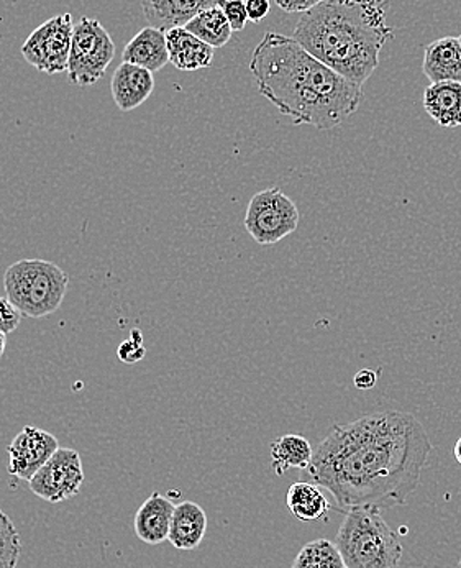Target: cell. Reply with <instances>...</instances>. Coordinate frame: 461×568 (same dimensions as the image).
Instances as JSON below:
<instances>
[{"mask_svg": "<svg viewBox=\"0 0 461 568\" xmlns=\"http://www.w3.org/2000/svg\"><path fill=\"white\" fill-rule=\"evenodd\" d=\"M432 448L414 414H365L332 427L300 480L329 491L338 511L396 508L419 487Z\"/></svg>", "mask_w": 461, "mask_h": 568, "instance_id": "cell-1", "label": "cell"}, {"mask_svg": "<svg viewBox=\"0 0 461 568\" xmlns=\"http://www.w3.org/2000/svg\"><path fill=\"white\" fill-rule=\"evenodd\" d=\"M258 92L294 125L329 130L357 112L363 89L317 60L299 41L269 32L253 50Z\"/></svg>", "mask_w": 461, "mask_h": 568, "instance_id": "cell-2", "label": "cell"}, {"mask_svg": "<svg viewBox=\"0 0 461 568\" xmlns=\"http://www.w3.org/2000/svg\"><path fill=\"white\" fill-rule=\"evenodd\" d=\"M389 0H326L303 13L293 39L358 88L379 64L395 29L386 23Z\"/></svg>", "mask_w": 461, "mask_h": 568, "instance_id": "cell-3", "label": "cell"}, {"mask_svg": "<svg viewBox=\"0 0 461 568\" xmlns=\"http://www.w3.org/2000/svg\"><path fill=\"white\" fill-rule=\"evenodd\" d=\"M336 546L347 568H398L402 544L377 508L345 513Z\"/></svg>", "mask_w": 461, "mask_h": 568, "instance_id": "cell-4", "label": "cell"}, {"mask_svg": "<svg viewBox=\"0 0 461 568\" xmlns=\"http://www.w3.org/2000/svg\"><path fill=\"white\" fill-rule=\"evenodd\" d=\"M70 287V276L57 263L23 258L3 275L6 297L30 320H42L60 310Z\"/></svg>", "mask_w": 461, "mask_h": 568, "instance_id": "cell-5", "label": "cell"}, {"mask_svg": "<svg viewBox=\"0 0 461 568\" xmlns=\"http://www.w3.org/2000/svg\"><path fill=\"white\" fill-rule=\"evenodd\" d=\"M114 57V40L99 20L83 17L74 23L68 63V77L74 84L89 88L101 81Z\"/></svg>", "mask_w": 461, "mask_h": 568, "instance_id": "cell-6", "label": "cell"}, {"mask_svg": "<svg viewBox=\"0 0 461 568\" xmlns=\"http://www.w3.org/2000/svg\"><path fill=\"white\" fill-rule=\"evenodd\" d=\"M299 209L279 187L259 191L248 203L245 229L259 245H275L299 227Z\"/></svg>", "mask_w": 461, "mask_h": 568, "instance_id": "cell-7", "label": "cell"}, {"mask_svg": "<svg viewBox=\"0 0 461 568\" xmlns=\"http://www.w3.org/2000/svg\"><path fill=\"white\" fill-rule=\"evenodd\" d=\"M74 22L71 13L51 17L22 47V57L40 73L60 74L68 71L70 63L71 41H73Z\"/></svg>", "mask_w": 461, "mask_h": 568, "instance_id": "cell-8", "label": "cell"}, {"mask_svg": "<svg viewBox=\"0 0 461 568\" xmlns=\"http://www.w3.org/2000/svg\"><path fill=\"white\" fill-rule=\"evenodd\" d=\"M84 484L83 460L74 448L60 447L29 481L33 495L48 503H63L80 495Z\"/></svg>", "mask_w": 461, "mask_h": 568, "instance_id": "cell-9", "label": "cell"}, {"mask_svg": "<svg viewBox=\"0 0 461 568\" xmlns=\"http://www.w3.org/2000/svg\"><path fill=\"white\" fill-rule=\"evenodd\" d=\"M58 448L60 443L53 434L39 427H23L7 448L9 474L22 481L32 480Z\"/></svg>", "mask_w": 461, "mask_h": 568, "instance_id": "cell-10", "label": "cell"}, {"mask_svg": "<svg viewBox=\"0 0 461 568\" xmlns=\"http://www.w3.org/2000/svg\"><path fill=\"white\" fill-rule=\"evenodd\" d=\"M111 91L115 105L122 112L135 111L155 91V77L152 71L124 61L112 77Z\"/></svg>", "mask_w": 461, "mask_h": 568, "instance_id": "cell-11", "label": "cell"}, {"mask_svg": "<svg viewBox=\"0 0 461 568\" xmlns=\"http://www.w3.org/2000/svg\"><path fill=\"white\" fill-rule=\"evenodd\" d=\"M218 0H142L143 16L150 27L168 32L186 27L197 13L217 6Z\"/></svg>", "mask_w": 461, "mask_h": 568, "instance_id": "cell-12", "label": "cell"}, {"mask_svg": "<svg viewBox=\"0 0 461 568\" xmlns=\"http://www.w3.org/2000/svg\"><path fill=\"white\" fill-rule=\"evenodd\" d=\"M174 508L176 506L168 498L160 493H152L136 511L133 521L136 537L150 546H158L168 540Z\"/></svg>", "mask_w": 461, "mask_h": 568, "instance_id": "cell-13", "label": "cell"}, {"mask_svg": "<svg viewBox=\"0 0 461 568\" xmlns=\"http://www.w3.org/2000/svg\"><path fill=\"white\" fill-rule=\"evenodd\" d=\"M122 60L125 63L136 64L145 68L153 74L170 63L168 41L166 32L155 29V27H145L140 30L129 43L125 44Z\"/></svg>", "mask_w": 461, "mask_h": 568, "instance_id": "cell-14", "label": "cell"}, {"mask_svg": "<svg viewBox=\"0 0 461 568\" xmlns=\"http://www.w3.org/2000/svg\"><path fill=\"white\" fill-rule=\"evenodd\" d=\"M168 41L170 63L180 71H197L209 68L214 61L215 48L204 43L184 27L166 32Z\"/></svg>", "mask_w": 461, "mask_h": 568, "instance_id": "cell-15", "label": "cell"}, {"mask_svg": "<svg viewBox=\"0 0 461 568\" xmlns=\"http://www.w3.org/2000/svg\"><path fill=\"white\" fill-rule=\"evenodd\" d=\"M423 74L430 84L461 82V44L459 39L445 37L427 44L423 51Z\"/></svg>", "mask_w": 461, "mask_h": 568, "instance_id": "cell-16", "label": "cell"}, {"mask_svg": "<svg viewBox=\"0 0 461 568\" xmlns=\"http://www.w3.org/2000/svg\"><path fill=\"white\" fill-rule=\"evenodd\" d=\"M207 532V515L197 503L183 501L174 508L168 540L177 550H194Z\"/></svg>", "mask_w": 461, "mask_h": 568, "instance_id": "cell-17", "label": "cell"}, {"mask_svg": "<svg viewBox=\"0 0 461 568\" xmlns=\"http://www.w3.org/2000/svg\"><path fill=\"white\" fill-rule=\"evenodd\" d=\"M423 109L442 129L461 126V82H436L423 91Z\"/></svg>", "mask_w": 461, "mask_h": 568, "instance_id": "cell-18", "label": "cell"}, {"mask_svg": "<svg viewBox=\"0 0 461 568\" xmlns=\"http://www.w3.org/2000/svg\"><path fill=\"white\" fill-rule=\"evenodd\" d=\"M286 505L294 518L303 523L319 521L332 509L322 488L306 480L296 481L289 487Z\"/></svg>", "mask_w": 461, "mask_h": 568, "instance_id": "cell-19", "label": "cell"}, {"mask_svg": "<svg viewBox=\"0 0 461 568\" xmlns=\"http://www.w3.org/2000/svg\"><path fill=\"white\" fill-rule=\"evenodd\" d=\"M313 458L309 440L297 434L279 437L272 444V467L279 477L291 470H306Z\"/></svg>", "mask_w": 461, "mask_h": 568, "instance_id": "cell-20", "label": "cell"}, {"mask_svg": "<svg viewBox=\"0 0 461 568\" xmlns=\"http://www.w3.org/2000/svg\"><path fill=\"white\" fill-rule=\"evenodd\" d=\"M184 29L203 40L204 43L211 44L212 48L225 47L234 33L227 17L218 6L197 13Z\"/></svg>", "mask_w": 461, "mask_h": 568, "instance_id": "cell-21", "label": "cell"}, {"mask_svg": "<svg viewBox=\"0 0 461 568\" xmlns=\"http://www.w3.org/2000/svg\"><path fill=\"white\" fill-rule=\"evenodd\" d=\"M293 568H347L336 544L317 539L306 544L294 559Z\"/></svg>", "mask_w": 461, "mask_h": 568, "instance_id": "cell-22", "label": "cell"}, {"mask_svg": "<svg viewBox=\"0 0 461 568\" xmlns=\"http://www.w3.org/2000/svg\"><path fill=\"white\" fill-rule=\"evenodd\" d=\"M22 542L12 519L0 509V568H17Z\"/></svg>", "mask_w": 461, "mask_h": 568, "instance_id": "cell-23", "label": "cell"}, {"mask_svg": "<svg viewBox=\"0 0 461 568\" xmlns=\"http://www.w3.org/2000/svg\"><path fill=\"white\" fill-rule=\"evenodd\" d=\"M145 355L146 348L143 345L142 332H140V328H132L130 337L117 348L119 361L126 365L139 364L140 361L145 358Z\"/></svg>", "mask_w": 461, "mask_h": 568, "instance_id": "cell-24", "label": "cell"}, {"mask_svg": "<svg viewBox=\"0 0 461 568\" xmlns=\"http://www.w3.org/2000/svg\"><path fill=\"white\" fill-rule=\"evenodd\" d=\"M217 6L221 7L222 12L227 17L234 32H242L247 27V23L250 22L245 0H218Z\"/></svg>", "mask_w": 461, "mask_h": 568, "instance_id": "cell-25", "label": "cell"}, {"mask_svg": "<svg viewBox=\"0 0 461 568\" xmlns=\"http://www.w3.org/2000/svg\"><path fill=\"white\" fill-rule=\"evenodd\" d=\"M22 313L7 297H0V332L9 335L22 323Z\"/></svg>", "mask_w": 461, "mask_h": 568, "instance_id": "cell-26", "label": "cell"}, {"mask_svg": "<svg viewBox=\"0 0 461 568\" xmlns=\"http://www.w3.org/2000/svg\"><path fill=\"white\" fill-rule=\"evenodd\" d=\"M279 9L288 13H306L309 10L316 9L320 3L326 0H275Z\"/></svg>", "mask_w": 461, "mask_h": 568, "instance_id": "cell-27", "label": "cell"}, {"mask_svg": "<svg viewBox=\"0 0 461 568\" xmlns=\"http://www.w3.org/2000/svg\"><path fill=\"white\" fill-rule=\"evenodd\" d=\"M245 6H247L248 19L255 23L262 22L272 10L269 0H245Z\"/></svg>", "mask_w": 461, "mask_h": 568, "instance_id": "cell-28", "label": "cell"}, {"mask_svg": "<svg viewBox=\"0 0 461 568\" xmlns=\"http://www.w3.org/2000/svg\"><path fill=\"white\" fill-rule=\"evenodd\" d=\"M354 383L358 389L368 392V389L375 388V386H377L378 373L370 368L360 369V372H357V375H355Z\"/></svg>", "mask_w": 461, "mask_h": 568, "instance_id": "cell-29", "label": "cell"}, {"mask_svg": "<svg viewBox=\"0 0 461 568\" xmlns=\"http://www.w3.org/2000/svg\"><path fill=\"white\" fill-rule=\"evenodd\" d=\"M453 457L461 465V437L457 440L455 447H453Z\"/></svg>", "mask_w": 461, "mask_h": 568, "instance_id": "cell-30", "label": "cell"}, {"mask_svg": "<svg viewBox=\"0 0 461 568\" xmlns=\"http://www.w3.org/2000/svg\"><path fill=\"white\" fill-rule=\"evenodd\" d=\"M6 347H7V335L3 334V332H0V358H2L3 354H6Z\"/></svg>", "mask_w": 461, "mask_h": 568, "instance_id": "cell-31", "label": "cell"}, {"mask_svg": "<svg viewBox=\"0 0 461 568\" xmlns=\"http://www.w3.org/2000/svg\"><path fill=\"white\" fill-rule=\"evenodd\" d=\"M460 568H461V556H460V564H459Z\"/></svg>", "mask_w": 461, "mask_h": 568, "instance_id": "cell-32", "label": "cell"}, {"mask_svg": "<svg viewBox=\"0 0 461 568\" xmlns=\"http://www.w3.org/2000/svg\"><path fill=\"white\" fill-rule=\"evenodd\" d=\"M459 41H460V44H461V36L459 37Z\"/></svg>", "mask_w": 461, "mask_h": 568, "instance_id": "cell-33", "label": "cell"}]
</instances>
